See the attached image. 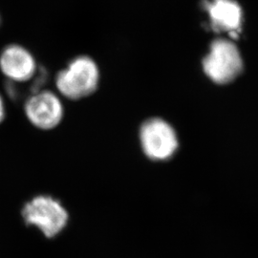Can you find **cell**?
<instances>
[{"label": "cell", "mask_w": 258, "mask_h": 258, "mask_svg": "<svg viewBox=\"0 0 258 258\" xmlns=\"http://www.w3.org/2000/svg\"><path fill=\"white\" fill-rule=\"evenodd\" d=\"M100 70L91 57L82 55L74 58L55 79V86L61 96L80 100L91 95L98 87Z\"/></svg>", "instance_id": "cell-1"}, {"label": "cell", "mask_w": 258, "mask_h": 258, "mask_svg": "<svg viewBox=\"0 0 258 258\" xmlns=\"http://www.w3.org/2000/svg\"><path fill=\"white\" fill-rule=\"evenodd\" d=\"M203 69L213 83L226 84L234 81L243 70L238 48L225 38L213 40L203 59Z\"/></svg>", "instance_id": "cell-2"}, {"label": "cell", "mask_w": 258, "mask_h": 258, "mask_svg": "<svg viewBox=\"0 0 258 258\" xmlns=\"http://www.w3.org/2000/svg\"><path fill=\"white\" fill-rule=\"evenodd\" d=\"M22 216L28 225L37 227L47 237L59 233L68 221V213L60 202L44 195L28 202L22 210Z\"/></svg>", "instance_id": "cell-3"}, {"label": "cell", "mask_w": 258, "mask_h": 258, "mask_svg": "<svg viewBox=\"0 0 258 258\" xmlns=\"http://www.w3.org/2000/svg\"><path fill=\"white\" fill-rule=\"evenodd\" d=\"M140 141L145 154L153 161L170 159L179 146L174 128L160 118L149 119L142 124Z\"/></svg>", "instance_id": "cell-4"}, {"label": "cell", "mask_w": 258, "mask_h": 258, "mask_svg": "<svg viewBox=\"0 0 258 258\" xmlns=\"http://www.w3.org/2000/svg\"><path fill=\"white\" fill-rule=\"evenodd\" d=\"M63 112L59 97L51 91L35 93L25 102L26 117L37 128L48 130L57 126L63 118Z\"/></svg>", "instance_id": "cell-5"}, {"label": "cell", "mask_w": 258, "mask_h": 258, "mask_svg": "<svg viewBox=\"0 0 258 258\" xmlns=\"http://www.w3.org/2000/svg\"><path fill=\"white\" fill-rule=\"evenodd\" d=\"M0 70L11 82L26 83L37 73V62L26 48L12 44L1 52Z\"/></svg>", "instance_id": "cell-6"}, {"label": "cell", "mask_w": 258, "mask_h": 258, "mask_svg": "<svg viewBox=\"0 0 258 258\" xmlns=\"http://www.w3.org/2000/svg\"><path fill=\"white\" fill-rule=\"evenodd\" d=\"M212 28L215 32H228L237 37L242 23V9L234 0H209L206 3Z\"/></svg>", "instance_id": "cell-7"}, {"label": "cell", "mask_w": 258, "mask_h": 258, "mask_svg": "<svg viewBox=\"0 0 258 258\" xmlns=\"http://www.w3.org/2000/svg\"><path fill=\"white\" fill-rule=\"evenodd\" d=\"M5 116V107H4V102L2 100V97L0 96V122L4 119Z\"/></svg>", "instance_id": "cell-8"}, {"label": "cell", "mask_w": 258, "mask_h": 258, "mask_svg": "<svg viewBox=\"0 0 258 258\" xmlns=\"http://www.w3.org/2000/svg\"><path fill=\"white\" fill-rule=\"evenodd\" d=\"M0 22H1V19H0Z\"/></svg>", "instance_id": "cell-9"}]
</instances>
